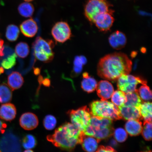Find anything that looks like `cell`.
I'll return each mask as SVG.
<instances>
[{"mask_svg":"<svg viewBox=\"0 0 152 152\" xmlns=\"http://www.w3.org/2000/svg\"><path fill=\"white\" fill-rule=\"evenodd\" d=\"M96 152H117L113 148L110 147L100 146Z\"/></svg>","mask_w":152,"mask_h":152,"instance_id":"obj_36","label":"cell"},{"mask_svg":"<svg viewBox=\"0 0 152 152\" xmlns=\"http://www.w3.org/2000/svg\"><path fill=\"white\" fill-rule=\"evenodd\" d=\"M114 137L117 141L123 142L126 140L128 137V133L125 129L122 128H118L113 132Z\"/></svg>","mask_w":152,"mask_h":152,"instance_id":"obj_35","label":"cell"},{"mask_svg":"<svg viewBox=\"0 0 152 152\" xmlns=\"http://www.w3.org/2000/svg\"><path fill=\"white\" fill-rule=\"evenodd\" d=\"M112 121L109 119L93 116L88 126L83 131V134L94 137L100 141L109 138L113 132Z\"/></svg>","mask_w":152,"mask_h":152,"instance_id":"obj_3","label":"cell"},{"mask_svg":"<svg viewBox=\"0 0 152 152\" xmlns=\"http://www.w3.org/2000/svg\"><path fill=\"white\" fill-rule=\"evenodd\" d=\"M114 11L111 10L108 12L100 14L96 17L94 23L96 27L102 32H107L113 26L115 19L113 16Z\"/></svg>","mask_w":152,"mask_h":152,"instance_id":"obj_11","label":"cell"},{"mask_svg":"<svg viewBox=\"0 0 152 152\" xmlns=\"http://www.w3.org/2000/svg\"><path fill=\"white\" fill-rule=\"evenodd\" d=\"M7 127L6 124L0 120V132L1 134H3L5 132Z\"/></svg>","mask_w":152,"mask_h":152,"instance_id":"obj_37","label":"cell"},{"mask_svg":"<svg viewBox=\"0 0 152 152\" xmlns=\"http://www.w3.org/2000/svg\"><path fill=\"white\" fill-rule=\"evenodd\" d=\"M140 112L141 118L144 122H151L152 121V103L149 102L142 103L140 107Z\"/></svg>","mask_w":152,"mask_h":152,"instance_id":"obj_23","label":"cell"},{"mask_svg":"<svg viewBox=\"0 0 152 152\" xmlns=\"http://www.w3.org/2000/svg\"><path fill=\"white\" fill-rule=\"evenodd\" d=\"M20 28L22 33L28 37H34L38 29L37 23L31 18L23 22L20 25Z\"/></svg>","mask_w":152,"mask_h":152,"instance_id":"obj_17","label":"cell"},{"mask_svg":"<svg viewBox=\"0 0 152 152\" xmlns=\"http://www.w3.org/2000/svg\"><path fill=\"white\" fill-rule=\"evenodd\" d=\"M91 113L94 116L111 120L121 119L119 108L107 100L96 101L90 105Z\"/></svg>","mask_w":152,"mask_h":152,"instance_id":"obj_4","label":"cell"},{"mask_svg":"<svg viewBox=\"0 0 152 152\" xmlns=\"http://www.w3.org/2000/svg\"><path fill=\"white\" fill-rule=\"evenodd\" d=\"M0 152H21L20 139L11 130L5 131L0 138Z\"/></svg>","mask_w":152,"mask_h":152,"instance_id":"obj_8","label":"cell"},{"mask_svg":"<svg viewBox=\"0 0 152 152\" xmlns=\"http://www.w3.org/2000/svg\"><path fill=\"white\" fill-rule=\"evenodd\" d=\"M125 95L126 101L124 105L140 108L142 102L137 89L134 92L125 94Z\"/></svg>","mask_w":152,"mask_h":152,"instance_id":"obj_22","label":"cell"},{"mask_svg":"<svg viewBox=\"0 0 152 152\" xmlns=\"http://www.w3.org/2000/svg\"><path fill=\"white\" fill-rule=\"evenodd\" d=\"M12 96V90L6 83L0 85V103H7L10 102Z\"/></svg>","mask_w":152,"mask_h":152,"instance_id":"obj_24","label":"cell"},{"mask_svg":"<svg viewBox=\"0 0 152 152\" xmlns=\"http://www.w3.org/2000/svg\"><path fill=\"white\" fill-rule=\"evenodd\" d=\"M52 35L56 42L63 43L71 39V28L67 23L60 21L54 25L51 31Z\"/></svg>","mask_w":152,"mask_h":152,"instance_id":"obj_10","label":"cell"},{"mask_svg":"<svg viewBox=\"0 0 152 152\" xmlns=\"http://www.w3.org/2000/svg\"><path fill=\"white\" fill-rule=\"evenodd\" d=\"M24 152H34L33 151L31 150H26V151H24Z\"/></svg>","mask_w":152,"mask_h":152,"instance_id":"obj_42","label":"cell"},{"mask_svg":"<svg viewBox=\"0 0 152 152\" xmlns=\"http://www.w3.org/2000/svg\"><path fill=\"white\" fill-rule=\"evenodd\" d=\"M100 140L94 137L83 134L80 142L82 147L87 152H95L98 149V143Z\"/></svg>","mask_w":152,"mask_h":152,"instance_id":"obj_18","label":"cell"},{"mask_svg":"<svg viewBox=\"0 0 152 152\" xmlns=\"http://www.w3.org/2000/svg\"><path fill=\"white\" fill-rule=\"evenodd\" d=\"M111 6L107 0H88L85 7V16L91 23H94L98 15L111 10Z\"/></svg>","mask_w":152,"mask_h":152,"instance_id":"obj_6","label":"cell"},{"mask_svg":"<svg viewBox=\"0 0 152 152\" xmlns=\"http://www.w3.org/2000/svg\"><path fill=\"white\" fill-rule=\"evenodd\" d=\"M67 113L72 124L83 132L88 126L92 116L90 110L86 106L76 110H69Z\"/></svg>","mask_w":152,"mask_h":152,"instance_id":"obj_7","label":"cell"},{"mask_svg":"<svg viewBox=\"0 0 152 152\" xmlns=\"http://www.w3.org/2000/svg\"><path fill=\"white\" fill-rule=\"evenodd\" d=\"M24 1H26L28 2V1H33V0H24Z\"/></svg>","mask_w":152,"mask_h":152,"instance_id":"obj_43","label":"cell"},{"mask_svg":"<svg viewBox=\"0 0 152 152\" xmlns=\"http://www.w3.org/2000/svg\"><path fill=\"white\" fill-rule=\"evenodd\" d=\"M34 73L36 75H38L39 73V68H37L34 70Z\"/></svg>","mask_w":152,"mask_h":152,"instance_id":"obj_40","label":"cell"},{"mask_svg":"<svg viewBox=\"0 0 152 152\" xmlns=\"http://www.w3.org/2000/svg\"><path fill=\"white\" fill-rule=\"evenodd\" d=\"M83 134V132L72 123H66L57 128L54 134L47 136V139L56 147L72 152L77 144L80 143Z\"/></svg>","mask_w":152,"mask_h":152,"instance_id":"obj_2","label":"cell"},{"mask_svg":"<svg viewBox=\"0 0 152 152\" xmlns=\"http://www.w3.org/2000/svg\"><path fill=\"white\" fill-rule=\"evenodd\" d=\"M137 90L142 100L148 101L151 100V91L147 84L142 85Z\"/></svg>","mask_w":152,"mask_h":152,"instance_id":"obj_31","label":"cell"},{"mask_svg":"<svg viewBox=\"0 0 152 152\" xmlns=\"http://www.w3.org/2000/svg\"><path fill=\"white\" fill-rule=\"evenodd\" d=\"M54 42L41 37L37 38L33 44L34 55L37 59L45 63L52 61L54 56Z\"/></svg>","mask_w":152,"mask_h":152,"instance_id":"obj_5","label":"cell"},{"mask_svg":"<svg viewBox=\"0 0 152 152\" xmlns=\"http://www.w3.org/2000/svg\"><path fill=\"white\" fill-rule=\"evenodd\" d=\"M4 68L2 67H0V75H1V74H2L4 72Z\"/></svg>","mask_w":152,"mask_h":152,"instance_id":"obj_41","label":"cell"},{"mask_svg":"<svg viewBox=\"0 0 152 152\" xmlns=\"http://www.w3.org/2000/svg\"><path fill=\"white\" fill-rule=\"evenodd\" d=\"M117 80L118 88L125 94L134 92L137 90V86L140 83L143 85L147 83L144 80L129 74L121 76Z\"/></svg>","mask_w":152,"mask_h":152,"instance_id":"obj_9","label":"cell"},{"mask_svg":"<svg viewBox=\"0 0 152 152\" xmlns=\"http://www.w3.org/2000/svg\"><path fill=\"white\" fill-rule=\"evenodd\" d=\"M23 147L26 150L33 149L37 145V140L35 137L31 134L26 135L23 139Z\"/></svg>","mask_w":152,"mask_h":152,"instance_id":"obj_29","label":"cell"},{"mask_svg":"<svg viewBox=\"0 0 152 152\" xmlns=\"http://www.w3.org/2000/svg\"><path fill=\"white\" fill-rule=\"evenodd\" d=\"M57 120L56 118L51 115H47L43 119V124L47 130H52L56 127Z\"/></svg>","mask_w":152,"mask_h":152,"instance_id":"obj_32","label":"cell"},{"mask_svg":"<svg viewBox=\"0 0 152 152\" xmlns=\"http://www.w3.org/2000/svg\"><path fill=\"white\" fill-rule=\"evenodd\" d=\"M18 10L22 16L24 18H30L33 16L34 12V7L31 3L24 2L19 5Z\"/></svg>","mask_w":152,"mask_h":152,"instance_id":"obj_25","label":"cell"},{"mask_svg":"<svg viewBox=\"0 0 152 152\" xmlns=\"http://www.w3.org/2000/svg\"><path fill=\"white\" fill-rule=\"evenodd\" d=\"M132 62L126 54L115 53L104 56L97 66L98 75L102 78L115 81L132 71Z\"/></svg>","mask_w":152,"mask_h":152,"instance_id":"obj_1","label":"cell"},{"mask_svg":"<svg viewBox=\"0 0 152 152\" xmlns=\"http://www.w3.org/2000/svg\"><path fill=\"white\" fill-rule=\"evenodd\" d=\"M20 33V30L18 26L14 24L9 25L7 28L6 37L9 41L14 42L18 39Z\"/></svg>","mask_w":152,"mask_h":152,"instance_id":"obj_26","label":"cell"},{"mask_svg":"<svg viewBox=\"0 0 152 152\" xmlns=\"http://www.w3.org/2000/svg\"><path fill=\"white\" fill-rule=\"evenodd\" d=\"M4 41L0 37V58H2L4 56L3 53Z\"/></svg>","mask_w":152,"mask_h":152,"instance_id":"obj_38","label":"cell"},{"mask_svg":"<svg viewBox=\"0 0 152 152\" xmlns=\"http://www.w3.org/2000/svg\"><path fill=\"white\" fill-rule=\"evenodd\" d=\"M17 55L15 53H13L9 56L2 58L1 64L4 68L6 69H10L16 64Z\"/></svg>","mask_w":152,"mask_h":152,"instance_id":"obj_30","label":"cell"},{"mask_svg":"<svg viewBox=\"0 0 152 152\" xmlns=\"http://www.w3.org/2000/svg\"><path fill=\"white\" fill-rule=\"evenodd\" d=\"M151 152V151H144V152Z\"/></svg>","mask_w":152,"mask_h":152,"instance_id":"obj_44","label":"cell"},{"mask_svg":"<svg viewBox=\"0 0 152 152\" xmlns=\"http://www.w3.org/2000/svg\"><path fill=\"white\" fill-rule=\"evenodd\" d=\"M16 107L14 104L7 103L0 106V118L3 120L12 121L16 117Z\"/></svg>","mask_w":152,"mask_h":152,"instance_id":"obj_16","label":"cell"},{"mask_svg":"<svg viewBox=\"0 0 152 152\" xmlns=\"http://www.w3.org/2000/svg\"><path fill=\"white\" fill-rule=\"evenodd\" d=\"M21 127L26 130H31L37 128L39 121L37 116L33 113H26L21 116L20 121Z\"/></svg>","mask_w":152,"mask_h":152,"instance_id":"obj_12","label":"cell"},{"mask_svg":"<svg viewBox=\"0 0 152 152\" xmlns=\"http://www.w3.org/2000/svg\"><path fill=\"white\" fill-rule=\"evenodd\" d=\"M97 94L101 100H107L111 98L114 92L113 87L111 83L107 80L99 82L96 87Z\"/></svg>","mask_w":152,"mask_h":152,"instance_id":"obj_13","label":"cell"},{"mask_svg":"<svg viewBox=\"0 0 152 152\" xmlns=\"http://www.w3.org/2000/svg\"><path fill=\"white\" fill-rule=\"evenodd\" d=\"M86 63V59L83 56H77L74 60V73L75 74L80 73L82 70V66Z\"/></svg>","mask_w":152,"mask_h":152,"instance_id":"obj_33","label":"cell"},{"mask_svg":"<svg viewBox=\"0 0 152 152\" xmlns=\"http://www.w3.org/2000/svg\"><path fill=\"white\" fill-rule=\"evenodd\" d=\"M111 98L112 102L118 107L124 105L126 101L125 93L120 90L114 92Z\"/></svg>","mask_w":152,"mask_h":152,"instance_id":"obj_27","label":"cell"},{"mask_svg":"<svg viewBox=\"0 0 152 152\" xmlns=\"http://www.w3.org/2000/svg\"><path fill=\"white\" fill-rule=\"evenodd\" d=\"M15 53L17 56L22 58H26L29 54V47L27 43H19L15 47Z\"/></svg>","mask_w":152,"mask_h":152,"instance_id":"obj_28","label":"cell"},{"mask_svg":"<svg viewBox=\"0 0 152 152\" xmlns=\"http://www.w3.org/2000/svg\"><path fill=\"white\" fill-rule=\"evenodd\" d=\"M42 83L45 86L49 87L50 84V80L48 79H45L44 80H42Z\"/></svg>","mask_w":152,"mask_h":152,"instance_id":"obj_39","label":"cell"},{"mask_svg":"<svg viewBox=\"0 0 152 152\" xmlns=\"http://www.w3.org/2000/svg\"><path fill=\"white\" fill-rule=\"evenodd\" d=\"M121 118L126 120L141 119L140 108L124 105L118 107Z\"/></svg>","mask_w":152,"mask_h":152,"instance_id":"obj_14","label":"cell"},{"mask_svg":"<svg viewBox=\"0 0 152 152\" xmlns=\"http://www.w3.org/2000/svg\"><path fill=\"white\" fill-rule=\"evenodd\" d=\"M24 79L20 73L17 72H12L7 78V83L11 90H18L23 85Z\"/></svg>","mask_w":152,"mask_h":152,"instance_id":"obj_19","label":"cell"},{"mask_svg":"<svg viewBox=\"0 0 152 152\" xmlns=\"http://www.w3.org/2000/svg\"><path fill=\"white\" fill-rule=\"evenodd\" d=\"M142 132L144 139L148 141L151 140L152 139V123L144 122Z\"/></svg>","mask_w":152,"mask_h":152,"instance_id":"obj_34","label":"cell"},{"mask_svg":"<svg viewBox=\"0 0 152 152\" xmlns=\"http://www.w3.org/2000/svg\"><path fill=\"white\" fill-rule=\"evenodd\" d=\"M125 129L127 133L132 136L139 134L142 132V123L138 120H130L125 124Z\"/></svg>","mask_w":152,"mask_h":152,"instance_id":"obj_20","label":"cell"},{"mask_svg":"<svg viewBox=\"0 0 152 152\" xmlns=\"http://www.w3.org/2000/svg\"><path fill=\"white\" fill-rule=\"evenodd\" d=\"M83 79L81 82L82 88L85 92L88 93L94 92L97 85L96 80L89 76L87 73H83Z\"/></svg>","mask_w":152,"mask_h":152,"instance_id":"obj_21","label":"cell"},{"mask_svg":"<svg viewBox=\"0 0 152 152\" xmlns=\"http://www.w3.org/2000/svg\"><path fill=\"white\" fill-rule=\"evenodd\" d=\"M110 44L113 48L119 50L123 48L127 43V39L125 34L119 31L114 32L110 36Z\"/></svg>","mask_w":152,"mask_h":152,"instance_id":"obj_15","label":"cell"}]
</instances>
